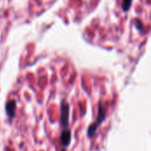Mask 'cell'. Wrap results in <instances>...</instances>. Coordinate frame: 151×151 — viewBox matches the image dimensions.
<instances>
[{
    "mask_svg": "<svg viewBox=\"0 0 151 151\" xmlns=\"http://www.w3.org/2000/svg\"><path fill=\"white\" fill-rule=\"evenodd\" d=\"M71 140H72V134H71V131L66 128V129H64L60 134V142L63 146L65 147H67L69 146V144L71 143Z\"/></svg>",
    "mask_w": 151,
    "mask_h": 151,
    "instance_id": "3",
    "label": "cell"
},
{
    "mask_svg": "<svg viewBox=\"0 0 151 151\" xmlns=\"http://www.w3.org/2000/svg\"><path fill=\"white\" fill-rule=\"evenodd\" d=\"M62 151H65V150H62Z\"/></svg>",
    "mask_w": 151,
    "mask_h": 151,
    "instance_id": "6",
    "label": "cell"
},
{
    "mask_svg": "<svg viewBox=\"0 0 151 151\" xmlns=\"http://www.w3.org/2000/svg\"><path fill=\"white\" fill-rule=\"evenodd\" d=\"M132 4V0H123L122 3V9L125 12H127L130 9V6Z\"/></svg>",
    "mask_w": 151,
    "mask_h": 151,
    "instance_id": "5",
    "label": "cell"
},
{
    "mask_svg": "<svg viewBox=\"0 0 151 151\" xmlns=\"http://www.w3.org/2000/svg\"><path fill=\"white\" fill-rule=\"evenodd\" d=\"M5 111H6L7 116L10 119H13L15 117V112H16V102L14 100L9 101L6 104Z\"/></svg>",
    "mask_w": 151,
    "mask_h": 151,
    "instance_id": "4",
    "label": "cell"
},
{
    "mask_svg": "<svg viewBox=\"0 0 151 151\" xmlns=\"http://www.w3.org/2000/svg\"><path fill=\"white\" fill-rule=\"evenodd\" d=\"M69 122V104L63 101L60 105V125L63 128H68Z\"/></svg>",
    "mask_w": 151,
    "mask_h": 151,
    "instance_id": "2",
    "label": "cell"
},
{
    "mask_svg": "<svg viewBox=\"0 0 151 151\" xmlns=\"http://www.w3.org/2000/svg\"><path fill=\"white\" fill-rule=\"evenodd\" d=\"M105 118H106L105 108H104V104L102 103H100L99 104V107H98V115H97L96 120V122H94L93 124H91L88 127V136L89 138H92L96 134V133L99 126L104 122V120L105 119Z\"/></svg>",
    "mask_w": 151,
    "mask_h": 151,
    "instance_id": "1",
    "label": "cell"
}]
</instances>
